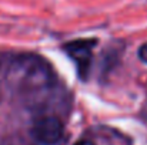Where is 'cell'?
I'll list each match as a JSON object with an SVG mask.
<instances>
[{"label": "cell", "mask_w": 147, "mask_h": 145, "mask_svg": "<svg viewBox=\"0 0 147 145\" xmlns=\"http://www.w3.org/2000/svg\"><path fill=\"white\" fill-rule=\"evenodd\" d=\"M94 46H96L94 39H80V40L69 41L64 44L66 53L77 64V70H79L80 77H86L89 73Z\"/></svg>", "instance_id": "6da1fadb"}, {"label": "cell", "mask_w": 147, "mask_h": 145, "mask_svg": "<svg viewBox=\"0 0 147 145\" xmlns=\"http://www.w3.org/2000/svg\"><path fill=\"white\" fill-rule=\"evenodd\" d=\"M32 134L42 144H56L63 135V124L56 117H43L33 124Z\"/></svg>", "instance_id": "7a4b0ae2"}, {"label": "cell", "mask_w": 147, "mask_h": 145, "mask_svg": "<svg viewBox=\"0 0 147 145\" xmlns=\"http://www.w3.org/2000/svg\"><path fill=\"white\" fill-rule=\"evenodd\" d=\"M139 58H140L143 63L147 64V43L139 48Z\"/></svg>", "instance_id": "3957f363"}, {"label": "cell", "mask_w": 147, "mask_h": 145, "mask_svg": "<svg viewBox=\"0 0 147 145\" xmlns=\"http://www.w3.org/2000/svg\"><path fill=\"white\" fill-rule=\"evenodd\" d=\"M74 145H94V144L90 142V141H79V142H76Z\"/></svg>", "instance_id": "277c9868"}]
</instances>
